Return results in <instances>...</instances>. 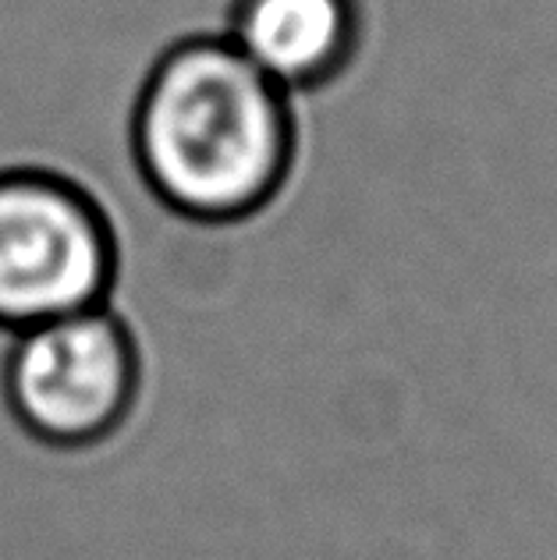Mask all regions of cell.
<instances>
[{
  "instance_id": "cell-1",
  "label": "cell",
  "mask_w": 557,
  "mask_h": 560,
  "mask_svg": "<svg viewBox=\"0 0 557 560\" xmlns=\"http://www.w3.org/2000/svg\"><path fill=\"white\" fill-rule=\"evenodd\" d=\"M288 150V96L231 39H193L171 50L139 100L142 178L185 217L256 213L281 185Z\"/></svg>"
},
{
  "instance_id": "cell-2",
  "label": "cell",
  "mask_w": 557,
  "mask_h": 560,
  "mask_svg": "<svg viewBox=\"0 0 557 560\" xmlns=\"http://www.w3.org/2000/svg\"><path fill=\"white\" fill-rule=\"evenodd\" d=\"M142 348L107 305L11 334L0 397L11 422L39 447L90 451L136 408Z\"/></svg>"
},
{
  "instance_id": "cell-3",
  "label": "cell",
  "mask_w": 557,
  "mask_h": 560,
  "mask_svg": "<svg viewBox=\"0 0 557 560\" xmlns=\"http://www.w3.org/2000/svg\"><path fill=\"white\" fill-rule=\"evenodd\" d=\"M114 242L107 220L50 174L0 178V330L107 305Z\"/></svg>"
},
{
  "instance_id": "cell-4",
  "label": "cell",
  "mask_w": 557,
  "mask_h": 560,
  "mask_svg": "<svg viewBox=\"0 0 557 560\" xmlns=\"http://www.w3.org/2000/svg\"><path fill=\"white\" fill-rule=\"evenodd\" d=\"M356 0H239L228 39L285 96L316 90L351 57Z\"/></svg>"
}]
</instances>
